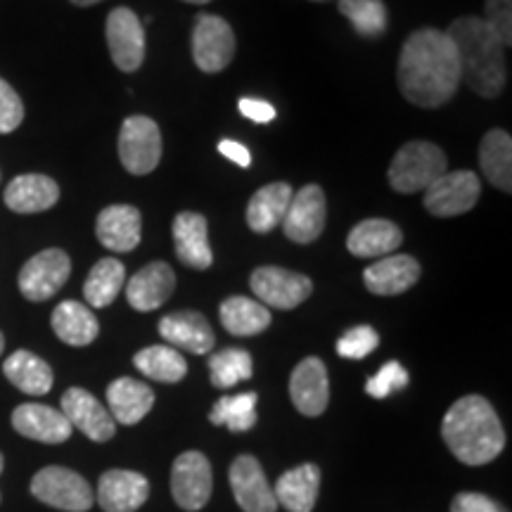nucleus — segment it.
I'll list each match as a JSON object with an SVG mask.
<instances>
[{"label":"nucleus","mask_w":512,"mask_h":512,"mask_svg":"<svg viewBox=\"0 0 512 512\" xmlns=\"http://www.w3.org/2000/svg\"><path fill=\"white\" fill-rule=\"evenodd\" d=\"M408 380H411V377H408V370L403 368L399 361H389L377 370V375H373L366 382V392L373 396V399H387L389 394L406 389Z\"/></svg>","instance_id":"nucleus-39"},{"label":"nucleus","mask_w":512,"mask_h":512,"mask_svg":"<svg viewBox=\"0 0 512 512\" xmlns=\"http://www.w3.org/2000/svg\"><path fill=\"white\" fill-rule=\"evenodd\" d=\"M446 166V155L439 145L427 143V140H411L399 147L389 164L387 178L396 192L413 195V192L427 190L439 176H444Z\"/></svg>","instance_id":"nucleus-4"},{"label":"nucleus","mask_w":512,"mask_h":512,"mask_svg":"<svg viewBox=\"0 0 512 512\" xmlns=\"http://www.w3.org/2000/svg\"><path fill=\"white\" fill-rule=\"evenodd\" d=\"M183 3H192V5H207L211 0H183Z\"/></svg>","instance_id":"nucleus-46"},{"label":"nucleus","mask_w":512,"mask_h":512,"mask_svg":"<svg viewBox=\"0 0 512 512\" xmlns=\"http://www.w3.org/2000/svg\"><path fill=\"white\" fill-rule=\"evenodd\" d=\"M396 79L403 98L415 107L437 110L446 105L463 83L451 36L434 27L413 31L401 48Z\"/></svg>","instance_id":"nucleus-1"},{"label":"nucleus","mask_w":512,"mask_h":512,"mask_svg":"<svg viewBox=\"0 0 512 512\" xmlns=\"http://www.w3.org/2000/svg\"><path fill=\"white\" fill-rule=\"evenodd\" d=\"M57 200H60L57 183L41 174L17 176L5 188V204L17 214H38V211L55 207Z\"/></svg>","instance_id":"nucleus-25"},{"label":"nucleus","mask_w":512,"mask_h":512,"mask_svg":"<svg viewBox=\"0 0 512 512\" xmlns=\"http://www.w3.org/2000/svg\"><path fill=\"white\" fill-rule=\"evenodd\" d=\"M159 335L174 349L188 354H209L214 349L216 337L209 320L197 311H176L159 320Z\"/></svg>","instance_id":"nucleus-20"},{"label":"nucleus","mask_w":512,"mask_h":512,"mask_svg":"<svg viewBox=\"0 0 512 512\" xmlns=\"http://www.w3.org/2000/svg\"><path fill=\"white\" fill-rule=\"evenodd\" d=\"M74 5H79V8H91L95 3H102V0H72Z\"/></svg>","instance_id":"nucleus-45"},{"label":"nucleus","mask_w":512,"mask_h":512,"mask_svg":"<svg viewBox=\"0 0 512 512\" xmlns=\"http://www.w3.org/2000/svg\"><path fill=\"white\" fill-rule=\"evenodd\" d=\"M107 403L114 422L136 425L155 406V392L145 382L133 377H119L107 387Z\"/></svg>","instance_id":"nucleus-26"},{"label":"nucleus","mask_w":512,"mask_h":512,"mask_svg":"<svg viewBox=\"0 0 512 512\" xmlns=\"http://www.w3.org/2000/svg\"><path fill=\"white\" fill-rule=\"evenodd\" d=\"M403 233L389 219H366L351 228L347 238V249L358 259H377L389 256L401 247Z\"/></svg>","instance_id":"nucleus-24"},{"label":"nucleus","mask_w":512,"mask_h":512,"mask_svg":"<svg viewBox=\"0 0 512 512\" xmlns=\"http://www.w3.org/2000/svg\"><path fill=\"white\" fill-rule=\"evenodd\" d=\"M72 275V259L62 249H43L19 271V292L29 302H46L62 290Z\"/></svg>","instance_id":"nucleus-10"},{"label":"nucleus","mask_w":512,"mask_h":512,"mask_svg":"<svg viewBox=\"0 0 512 512\" xmlns=\"http://www.w3.org/2000/svg\"><path fill=\"white\" fill-rule=\"evenodd\" d=\"M249 287L256 294L261 304L273 306V309L290 311L297 309L299 304H304L311 297L313 283L306 275L287 271L280 266H261L256 268L249 278Z\"/></svg>","instance_id":"nucleus-9"},{"label":"nucleus","mask_w":512,"mask_h":512,"mask_svg":"<svg viewBox=\"0 0 512 512\" xmlns=\"http://www.w3.org/2000/svg\"><path fill=\"white\" fill-rule=\"evenodd\" d=\"M320 489V470L318 465L306 463L287 470L275 484L273 494L278 505H283L287 512H311L318 501Z\"/></svg>","instance_id":"nucleus-28"},{"label":"nucleus","mask_w":512,"mask_h":512,"mask_svg":"<svg viewBox=\"0 0 512 512\" xmlns=\"http://www.w3.org/2000/svg\"><path fill=\"white\" fill-rule=\"evenodd\" d=\"M53 330L69 347H88L98 337L100 323L86 304L67 299L53 311Z\"/></svg>","instance_id":"nucleus-30"},{"label":"nucleus","mask_w":512,"mask_h":512,"mask_svg":"<svg viewBox=\"0 0 512 512\" xmlns=\"http://www.w3.org/2000/svg\"><path fill=\"white\" fill-rule=\"evenodd\" d=\"M221 325L235 337H252L271 325V311L249 297H228L221 304Z\"/></svg>","instance_id":"nucleus-32"},{"label":"nucleus","mask_w":512,"mask_h":512,"mask_svg":"<svg viewBox=\"0 0 512 512\" xmlns=\"http://www.w3.org/2000/svg\"><path fill=\"white\" fill-rule=\"evenodd\" d=\"M230 489L245 512H275L278 501L264 475V467L254 456H240L230 465Z\"/></svg>","instance_id":"nucleus-16"},{"label":"nucleus","mask_w":512,"mask_h":512,"mask_svg":"<svg viewBox=\"0 0 512 512\" xmlns=\"http://www.w3.org/2000/svg\"><path fill=\"white\" fill-rule=\"evenodd\" d=\"M150 496V482L133 470H110L100 477L98 503L105 512H136Z\"/></svg>","instance_id":"nucleus-22"},{"label":"nucleus","mask_w":512,"mask_h":512,"mask_svg":"<svg viewBox=\"0 0 512 512\" xmlns=\"http://www.w3.org/2000/svg\"><path fill=\"white\" fill-rule=\"evenodd\" d=\"M456 46L460 62V79L475 91L479 98L494 100L503 93L508 72H505L503 43L482 17H460L446 31Z\"/></svg>","instance_id":"nucleus-3"},{"label":"nucleus","mask_w":512,"mask_h":512,"mask_svg":"<svg viewBox=\"0 0 512 512\" xmlns=\"http://www.w3.org/2000/svg\"><path fill=\"white\" fill-rule=\"evenodd\" d=\"M219 152L226 159H230L233 164L242 166V169H247L249 164H252V155H249V150L242 143H238V140H221L219 143Z\"/></svg>","instance_id":"nucleus-44"},{"label":"nucleus","mask_w":512,"mask_h":512,"mask_svg":"<svg viewBox=\"0 0 512 512\" xmlns=\"http://www.w3.org/2000/svg\"><path fill=\"white\" fill-rule=\"evenodd\" d=\"M133 366H136L145 377H150V380L166 384L181 382L183 377L188 375V363H185L181 351L174 347H164V344L140 349L138 354L133 356Z\"/></svg>","instance_id":"nucleus-34"},{"label":"nucleus","mask_w":512,"mask_h":512,"mask_svg":"<svg viewBox=\"0 0 512 512\" xmlns=\"http://www.w3.org/2000/svg\"><path fill=\"white\" fill-rule=\"evenodd\" d=\"M242 117H247L249 121H256V124H271V121L278 117L275 107L266 100H256V98H242L238 102Z\"/></svg>","instance_id":"nucleus-43"},{"label":"nucleus","mask_w":512,"mask_h":512,"mask_svg":"<svg viewBox=\"0 0 512 512\" xmlns=\"http://www.w3.org/2000/svg\"><path fill=\"white\" fill-rule=\"evenodd\" d=\"M451 512H505L503 505H498L494 498L475 494V491H463L453 498Z\"/></svg>","instance_id":"nucleus-42"},{"label":"nucleus","mask_w":512,"mask_h":512,"mask_svg":"<svg viewBox=\"0 0 512 512\" xmlns=\"http://www.w3.org/2000/svg\"><path fill=\"white\" fill-rule=\"evenodd\" d=\"M176 290L174 268L164 261H152L126 283V299L136 311H155L169 302Z\"/></svg>","instance_id":"nucleus-18"},{"label":"nucleus","mask_w":512,"mask_h":512,"mask_svg":"<svg viewBox=\"0 0 512 512\" xmlns=\"http://www.w3.org/2000/svg\"><path fill=\"white\" fill-rule=\"evenodd\" d=\"M441 437L460 463L472 467L491 463L505 448V432L494 406L477 394L463 396L448 408Z\"/></svg>","instance_id":"nucleus-2"},{"label":"nucleus","mask_w":512,"mask_h":512,"mask_svg":"<svg viewBox=\"0 0 512 512\" xmlns=\"http://www.w3.org/2000/svg\"><path fill=\"white\" fill-rule=\"evenodd\" d=\"M290 399L299 413L306 418H318L325 413L330 401L328 368L318 356H309L292 370Z\"/></svg>","instance_id":"nucleus-15"},{"label":"nucleus","mask_w":512,"mask_h":512,"mask_svg":"<svg viewBox=\"0 0 512 512\" xmlns=\"http://www.w3.org/2000/svg\"><path fill=\"white\" fill-rule=\"evenodd\" d=\"M211 384L219 389H230L235 384L247 382L254 373V363L245 349H221L209 358Z\"/></svg>","instance_id":"nucleus-37"},{"label":"nucleus","mask_w":512,"mask_h":512,"mask_svg":"<svg viewBox=\"0 0 512 512\" xmlns=\"http://www.w3.org/2000/svg\"><path fill=\"white\" fill-rule=\"evenodd\" d=\"M62 415L72 430L86 434L91 441H110L117 434V422L91 392L72 387L62 394Z\"/></svg>","instance_id":"nucleus-14"},{"label":"nucleus","mask_w":512,"mask_h":512,"mask_svg":"<svg viewBox=\"0 0 512 512\" xmlns=\"http://www.w3.org/2000/svg\"><path fill=\"white\" fill-rule=\"evenodd\" d=\"M119 159L133 176L152 174L162 162V133L150 117L136 114L121 124Z\"/></svg>","instance_id":"nucleus-6"},{"label":"nucleus","mask_w":512,"mask_h":512,"mask_svg":"<svg viewBox=\"0 0 512 512\" xmlns=\"http://www.w3.org/2000/svg\"><path fill=\"white\" fill-rule=\"evenodd\" d=\"M377 344H380L377 330L370 328V325H358V328H351L339 337L337 354L342 358H351V361H361V358L373 354Z\"/></svg>","instance_id":"nucleus-38"},{"label":"nucleus","mask_w":512,"mask_h":512,"mask_svg":"<svg viewBox=\"0 0 512 512\" xmlns=\"http://www.w3.org/2000/svg\"><path fill=\"white\" fill-rule=\"evenodd\" d=\"M256 394L245 392L238 396H221L211 408L209 420L214 425L228 427L230 432H249L256 425Z\"/></svg>","instance_id":"nucleus-35"},{"label":"nucleus","mask_w":512,"mask_h":512,"mask_svg":"<svg viewBox=\"0 0 512 512\" xmlns=\"http://www.w3.org/2000/svg\"><path fill=\"white\" fill-rule=\"evenodd\" d=\"M3 373L24 394L43 396L53 389V370L31 351L19 349L10 358H5Z\"/></svg>","instance_id":"nucleus-31"},{"label":"nucleus","mask_w":512,"mask_h":512,"mask_svg":"<svg viewBox=\"0 0 512 512\" xmlns=\"http://www.w3.org/2000/svg\"><path fill=\"white\" fill-rule=\"evenodd\" d=\"M292 195V185L285 181L268 183L261 190H256L247 204V226L259 235L271 233L275 226L283 223Z\"/></svg>","instance_id":"nucleus-27"},{"label":"nucleus","mask_w":512,"mask_h":512,"mask_svg":"<svg viewBox=\"0 0 512 512\" xmlns=\"http://www.w3.org/2000/svg\"><path fill=\"white\" fill-rule=\"evenodd\" d=\"M484 24L494 31L503 48L512 46V0H486Z\"/></svg>","instance_id":"nucleus-40"},{"label":"nucleus","mask_w":512,"mask_h":512,"mask_svg":"<svg viewBox=\"0 0 512 512\" xmlns=\"http://www.w3.org/2000/svg\"><path fill=\"white\" fill-rule=\"evenodd\" d=\"M107 46L112 62L121 72H136L145 62V27L140 17L128 8H117L107 17Z\"/></svg>","instance_id":"nucleus-13"},{"label":"nucleus","mask_w":512,"mask_h":512,"mask_svg":"<svg viewBox=\"0 0 512 512\" xmlns=\"http://www.w3.org/2000/svg\"><path fill=\"white\" fill-rule=\"evenodd\" d=\"M140 233H143V216L133 204H112L98 214L95 235L110 252H133L140 245Z\"/></svg>","instance_id":"nucleus-17"},{"label":"nucleus","mask_w":512,"mask_h":512,"mask_svg":"<svg viewBox=\"0 0 512 512\" xmlns=\"http://www.w3.org/2000/svg\"><path fill=\"white\" fill-rule=\"evenodd\" d=\"M325 219H328L325 192L320 185L311 183L304 185L297 195H292V202L280 226H283L287 240L297 242V245H311L325 230Z\"/></svg>","instance_id":"nucleus-12"},{"label":"nucleus","mask_w":512,"mask_h":512,"mask_svg":"<svg viewBox=\"0 0 512 512\" xmlns=\"http://www.w3.org/2000/svg\"><path fill=\"white\" fill-rule=\"evenodd\" d=\"M24 119V105L8 81L0 79V133L17 131Z\"/></svg>","instance_id":"nucleus-41"},{"label":"nucleus","mask_w":512,"mask_h":512,"mask_svg":"<svg viewBox=\"0 0 512 512\" xmlns=\"http://www.w3.org/2000/svg\"><path fill=\"white\" fill-rule=\"evenodd\" d=\"M3 349H5V337H3V332H0V354H3Z\"/></svg>","instance_id":"nucleus-47"},{"label":"nucleus","mask_w":512,"mask_h":512,"mask_svg":"<svg viewBox=\"0 0 512 512\" xmlns=\"http://www.w3.org/2000/svg\"><path fill=\"white\" fill-rule=\"evenodd\" d=\"M174 247L178 259L195 271H207L214 264L211 254L207 219L195 211H181L174 219Z\"/></svg>","instance_id":"nucleus-23"},{"label":"nucleus","mask_w":512,"mask_h":512,"mask_svg":"<svg viewBox=\"0 0 512 512\" xmlns=\"http://www.w3.org/2000/svg\"><path fill=\"white\" fill-rule=\"evenodd\" d=\"M214 491L211 463L200 451H185L171 467V494L183 510L195 512L209 503Z\"/></svg>","instance_id":"nucleus-11"},{"label":"nucleus","mask_w":512,"mask_h":512,"mask_svg":"<svg viewBox=\"0 0 512 512\" xmlns=\"http://www.w3.org/2000/svg\"><path fill=\"white\" fill-rule=\"evenodd\" d=\"M479 195H482V181L475 171H446L425 190L422 202L432 216L448 219L475 209Z\"/></svg>","instance_id":"nucleus-7"},{"label":"nucleus","mask_w":512,"mask_h":512,"mask_svg":"<svg viewBox=\"0 0 512 512\" xmlns=\"http://www.w3.org/2000/svg\"><path fill=\"white\" fill-rule=\"evenodd\" d=\"M235 34L219 15H197L192 29V60L207 74H219L233 62Z\"/></svg>","instance_id":"nucleus-8"},{"label":"nucleus","mask_w":512,"mask_h":512,"mask_svg":"<svg viewBox=\"0 0 512 512\" xmlns=\"http://www.w3.org/2000/svg\"><path fill=\"white\" fill-rule=\"evenodd\" d=\"M479 166L486 181L496 190L512 192V138L510 133L494 128L479 143Z\"/></svg>","instance_id":"nucleus-29"},{"label":"nucleus","mask_w":512,"mask_h":512,"mask_svg":"<svg viewBox=\"0 0 512 512\" xmlns=\"http://www.w3.org/2000/svg\"><path fill=\"white\" fill-rule=\"evenodd\" d=\"M12 427L22 437L41 441V444H62L72 437V425L62 411L43 406V403H22L12 413Z\"/></svg>","instance_id":"nucleus-21"},{"label":"nucleus","mask_w":512,"mask_h":512,"mask_svg":"<svg viewBox=\"0 0 512 512\" xmlns=\"http://www.w3.org/2000/svg\"><path fill=\"white\" fill-rule=\"evenodd\" d=\"M126 283V266L119 259H100L98 264L88 273L86 285H83V297L93 309H105L114 299L119 297V292L124 290Z\"/></svg>","instance_id":"nucleus-33"},{"label":"nucleus","mask_w":512,"mask_h":512,"mask_svg":"<svg viewBox=\"0 0 512 512\" xmlns=\"http://www.w3.org/2000/svg\"><path fill=\"white\" fill-rule=\"evenodd\" d=\"M420 273L418 259L408 254H389L366 268L363 283L377 297H396L411 290L420 280Z\"/></svg>","instance_id":"nucleus-19"},{"label":"nucleus","mask_w":512,"mask_h":512,"mask_svg":"<svg viewBox=\"0 0 512 512\" xmlns=\"http://www.w3.org/2000/svg\"><path fill=\"white\" fill-rule=\"evenodd\" d=\"M3 465H5V460H3V453H0V472H3Z\"/></svg>","instance_id":"nucleus-48"},{"label":"nucleus","mask_w":512,"mask_h":512,"mask_svg":"<svg viewBox=\"0 0 512 512\" xmlns=\"http://www.w3.org/2000/svg\"><path fill=\"white\" fill-rule=\"evenodd\" d=\"M339 12L363 38H377L387 31L389 15L382 0H339Z\"/></svg>","instance_id":"nucleus-36"},{"label":"nucleus","mask_w":512,"mask_h":512,"mask_svg":"<svg viewBox=\"0 0 512 512\" xmlns=\"http://www.w3.org/2000/svg\"><path fill=\"white\" fill-rule=\"evenodd\" d=\"M31 494L50 508L67 512H86L95 503L91 484L79 472L57 465L36 472V477L31 479Z\"/></svg>","instance_id":"nucleus-5"}]
</instances>
